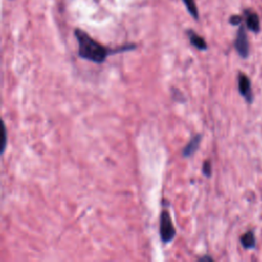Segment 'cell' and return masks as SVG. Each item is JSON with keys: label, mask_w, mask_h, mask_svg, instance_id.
<instances>
[{"label": "cell", "mask_w": 262, "mask_h": 262, "mask_svg": "<svg viewBox=\"0 0 262 262\" xmlns=\"http://www.w3.org/2000/svg\"><path fill=\"white\" fill-rule=\"evenodd\" d=\"M234 48L237 51L238 55L243 58H247L249 55V42H248V37H247V33L245 30V27L242 26L239 27L237 34H236V38L234 41Z\"/></svg>", "instance_id": "3957f363"}, {"label": "cell", "mask_w": 262, "mask_h": 262, "mask_svg": "<svg viewBox=\"0 0 262 262\" xmlns=\"http://www.w3.org/2000/svg\"><path fill=\"white\" fill-rule=\"evenodd\" d=\"M176 234L175 227L172 223L170 214L167 210H163L160 216V236L164 244H169L173 241Z\"/></svg>", "instance_id": "7a4b0ae2"}, {"label": "cell", "mask_w": 262, "mask_h": 262, "mask_svg": "<svg viewBox=\"0 0 262 262\" xmlns=\"http://www.w3.org/2000/svg\"><path fill=\"white\" fill-rule=\"evenodd\" d=\"M6 142H7V132H6L5 125L3 124V143H2V147H1V154H3L6 148Z\"/></svg>", "instance_id": "8fae6325"}, {"label": "cell", "mask_w": 262, "mask_h": 262, "mask_svg": "<svg viewBox=\"0 0 262 262\" xmlns=\"http://www.w3.org/2000/svg\"><path fill=\"white\" fill-rule=\"evenodd\" d=\"M182 1L185 4V7H186L187 11L190 13V15L194 19H199V11H198V8L195 6L194 0H182Z\"/></svg>", "instance_id": "9c48e42d"}, {"label": "cell", "mask_w": 262, "mask_h": 262, "mask_svg": "<svg viewBox=\"0 0 262 262\" xmlns=\"http://www.w3.org/2000/svg\"><path fill=\"white\" fill-rule=\"evenodd\" d=\"M199 260H200V261H213V258L210 257V256H204V257L200 258Z\"/></svg>", "instance_id": "4fadbf2b"}, {"label": "cell", "mask_w": 262, "mask_h": 262, "mask_svg": "<svg viewBox=\"0 0 262 262\" xmlns=\"http://www.w3.org/2000/svg\"><path fill=\"white\" fill-rule=\"evenodd\" d=\"M202 172L206 177H211L212 175V167L210 161H205L202 167Z\"/></svg>", "instance_id": "30bf717a"}, {"label": "cell", "mask_w": 262, "mask_h": 262, "mask_svg": "<svg viewBox=\"0 0 262 262\" xmlns=\"http://www.w3.org/2000/svg\"><path fill=\"white\" fill-rule=\"evenodd\" d=\"M75 36L77 38L78 44H79V49H78V54L81 58L95 62V63H102L108 54L112 53H117V52H122L126 50H132L135 48V45H127V46H122L118 49H108L93 40L86 32L76 29L75 30Z\"/></svg>", "instance_id": "6da1fadb"}, {"label": "cell", "mask_w": 262, "mask_h": 262, "mask_svg": "<svg viewBox=\"0 0 262 262\" xmlns=\"http://www.w3.org/2000/svg\"><path fill=\"white\" fill-rule=\"evenodd\" d=\"M187 35H188V38H189V41H190L191 45H193L195 48H198L199 50H206L207 49L206 41L201 36H199L196 33L189 30V31H187Z\"/></svg>", "instance_id": "8992f818"}, {"label": "cell", "mask_w": 262, "mask_h": 262, "mask_svg": "<svg viewBox=\"0 0 262 262\" xmlns=\"http://www.w3.org/2000/svg\"><path fill=\"white\" fill-rule=\"evenodd\" d=\"M246 25H247V28L254 33H258L260 31V21L256 13H253V12L247 13Z\"/></svg>", "instance_id": "52a82bcc"}, {"label": "cell", "mask_w": 262, "mask_h": 262, "mask_svg": "<svg viewBox=\"0 0 262 262\" xmlns=\"http://www.w3.org/2000/svg\"><path fill=\"white\" fill-rule=\"evenodd\" d=\"M241 244L245 249H253L256 245V238L252 230L247 231L241 236Z\"/></svg>", "instance_id": "ba28073f"}, {"label": "cell", "mask_w": 262, "mask_h": 262, "mask_svg": "<svg viewBox=\"0 0 262 262\" xmlns=\"http://www.w3.org/2000/svg\"><path fill=\"white\" fill-rule=\"evenodd\" d=\"M201 140H202V134H196L194 135L190 140L189 142L185 145V147L183 148L182 150V157L183 158H190L191 156H193V154L198 150L199 146H200V143H201Z\"/></svg>", "instance_id": "5b68a950"}, {"label": "cell", "mask_w": 262, "mask_h": 262, "mask_svg": "<svg viewBox=\"0 0 262 262\" xmlns=\"http://www.w3.org/2000/svg\"><path fill=\"white\" fill-rule=\"evenodd\" d=\"M229 21H230L231 25L236 26V25H239V24L242 23V17H241L239 15H232V16L230 17Z\"/></svg>", "instance_id": "7c38bea8"}, {"label": "cell", "mask_w": 262, "mask_h": 262, "mask_svg": "<svg viewBox=\"0 0 262 262\" xmlns=\"http://www.w3.org/2000/svg\"><path fill=\"white\" fill-rule=\"evenodd\" d=\"M238 91L248 103H251L253 101V93L250 79L243 73L238 74Z\"/></svg>", "instance_id": "277c9868"}]
</instances>
